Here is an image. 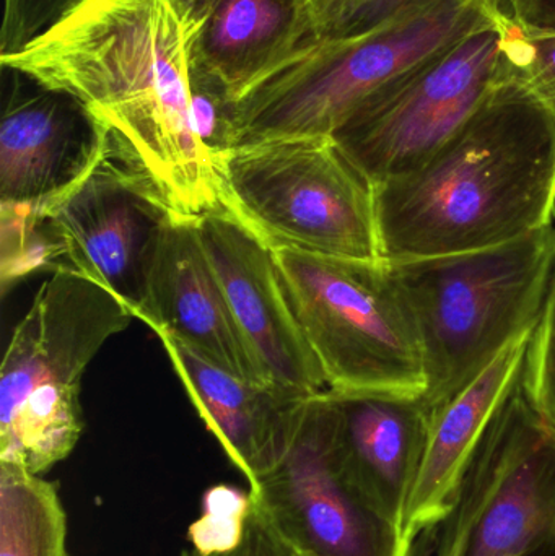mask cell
<instances>
[{"label": "cell", "mask_w": 555, "mask_h": 556, "mask_svg": "<svg viewBox=\"0 0 555 556\" xmlns=\"http://www.w3.org/2000/svg\"><path fill=\"white\" fill-rule=\"evenodd\" d=\"M316 39L312 0H218L189 39V74L238 104Z\"/></svg>", "instance_id": "17"}, {"label": "cell", "mask_w": 555, "mask_h": 556, "mask_svg": "<svg viewBox=\"0 0 555 556\" xmlns=\"http://www.w3.org/2000/svg\"><path fill=\"white\" fill-rule=\"evenodd\" d=\"M531 332L507 346L458 394L430 412L422 466L401 519L404 556L417 535L449 509L489 420L520 375Z\"/></svg>", "instance_id": "18"}, {"label": "cell", "mask_w": 555, "mask_h": 556, "mask_svg": "<svg viewBox=\"0 0 555 556\" xmlns=\"http://www.w3.org/2000/svg\"><path fill=\"white\" fill-rule=\"evenodd\" d=\"M292 556H308V555H300V554H295V552H292Z\"/></svg>", "instance_id": "29"}, {"label": "cell", "mask_w": 555, "mask_h": 556, "mask_svg": "<svg viewBox=\"0 0 555 556\" xmlns=\"http://www.w3.org/2000/svg\"><path fill=\"white\" fill-rule=\"evenodd\" d=\"M84 0H3L0 55L15 54Z\"/></svg>", "instance_id": "24"}, {"label": "cell", "mask_w": 555, "mask_h": 556, "mask_svg": "<svg viewBox=\"0 0 555 556\" xmlns=\"http://www.w3.org/2000/svg\"><path fill=\"white\" fill-rule=\"evenodd\" d=\"M173 214L146 169L111 137L100 162L41 217L71 269L117 294L137 319Z\"/></svg>", "instance_id": "11"}, {"label": "cell", "mask_w": 555, "mask_h": 556, "mask_svg": "<svg viewBox=\"0 0 555 556\" xmlns=\"http://www.w3.org/2000/svg\"><path fill=\"white\" fill-rule=\"evenodd\" d=\"M495 15L514 28L534 35L555 33V0H489Z\"/></svg>", "instance_id": "26"}, {"label": "cell", "mask_w": 555, "mask_h": 556, "mask_svg": "<svg viewBox=\"0 0 555 556\" xmlns=\"http://www.w3.org/2000/svg\"><path fill=\"white\" fill-rule=\"evenodd\" d=\"M205 427L253 483L289 450L313 395L251 381L211 362L166 332H156Z\"/></svg>", "instance_id": "15"}, {"label": "cell", "mask_w": 555, "mask_h": 556, "mask_svg": "<svg viewBox=\"0 0 555 556\" xmlns=\"http://www.w3.org/2000/svg\"><path fill=\"white\" fill-rule=\"evenodd\" d=\"M407 556H555V434L521 371L489 420L449 509L417 535Z\"/></svg>", "instance_id": "7"}, {"label": "cell", "mask_w": 555, "mask_h": 556, "mask_svg": "<svg viewBox=\"0 0 555 556\" xmlns=\"http://www.w3.org/2000/svg\"><path fill=\"white\" fill-rule=\"evenodd\" d=\"M440 0H341L318 29V39H351L417 15Z\"/></svg>", "instance_id": "22"}, {"label": "cell", "mask_w": 555, "mask_h": 556, "mask_svg": "<svg viewBox=\"0 0 555 556\" xmlns=\"http://www.w3.org/2000/svg\"><path fill=\"white\" fill-rule=\"evenodd\" d=\"M181 556H292V551L270 528L263 515L251 505L244 535L237 547L218 554H201L195 548H189L182 552Z\"/></svg>", "instance_id": "25"}, {"label": "cell", "mask_w": 555, "mask_h": 556, "mask_svg": "<svg viewBox=\"0 0 555 556\" xmlns=\"http://www.w3.org/2000/svg\"><path fill=\"white\" fill-rule=\"evenodd\" d=\"M250 513V493L215 486L205 495L201 519L189 529L192 548L201 554H218L237 547L243 539Z\"/></svg>", "instance_id": "21"}, {"label": "cell", "mask_w": 555, "mask_h": 556, "mask_svg": "<svg viewBox=\"0 0 555 556\" xmlns=\"http://www.w3.org/2000/svg\"><path fill=\"white\" fill-rule=\"evenodd\" d=\"M521 379L538 414L555 434V257L540 317L528 342Z\"/></svg>", "instance_id": "20"}, {"label": "cell", "mask_w": 555, "mask_h": 556, "mask_svg": "<svg viewBox=\"0 0 555 556\" xmlns=\"http://www.w3.org/2000/svg\"><path fill=\"white\" fill-rule=\"evenodd\" d=\"M224 188L228 211L273 248L381 261L374 185L331 137L235 149Z\"/></svg>", "instance_id": "8"}, {"label": "cell", "mask_w": 555, "mask_h": 556, "mask_svg": "<svg viewBox=\"0 0 555 556\" xmlns=\"http://www.w3.org/2000/svg\"><path fill=\"white\" fill-rule=\"evenodd\" d=\"M0 556H67V516L54 483L2 463Z\"/></svg>", "instance_id": "19"}, {"label": "cell", "mask_w": 555, "mask_h": 556, "mask_svg": "<svg viewBox=\"0 0 555 556\" xmlns=\"http://www.w3.org/2000/svg\"><path fill=\"white\" fill-rule=\"evenodd\" d=\"M137 319L241 378L266 382L231 316L202 244L198 217L175 212L166 224Z\"/></svg>", "instance_id": "14"}, {"label": "cell", "mask_w": 555, "mask_h": 556, "mask_svg": "<svg viewBox=\"0 0 555 556\" xmlns=\"http://www.w3.org/2000/svg\"><path fill=\"white\" fill-rule=\"evenodd\" d=\"M555 257V225L485 250L387 263L422 346L430 412L537 326Z\"/></svg>", "instance_id": "3"}, {"label": "cell", "mask_w": 555, "mask_h": 556, "mask_svg": "<svg viewBox=\"0 0 555 556\" xmlns=\"http://www.w3.org/2000/svg\"><path fill=\"white\" fill-rule=\"evenodd\" d=\"M375 204L388 263L485 250L551 227L555 111L505 72L422 166L375 188Z\"/></svg>", "instance_id": "2"}, {"label": "cell", "mask_w": 555, "mask_h": 556, "mask_svg": "<svg viewBox=\"0 0 555 556\" xmlns=\"http://www.w3.org/2000/svg\"><path fill=\"white\" fill-rule=\"evenodd\" d=\"M250 500L295 554L404 556L400 531L345 472L329 391L310 399L282 459L250 483Z\"/></svg>", "instance_id": "10"}, {"label": "cell", "mask_w": 555, "mask_h": 556, "mask_svg": "<svg viewBox=\"0 0 555 556\" xmlns=\"http://www.w3.org/2000/svg\"><path fill=\"white\" fill-rule=\"evenodd\" d=\"M134 319L117 294L68 267L38 288L0 366V463L42 476L74 451L85 369Z\"/></svg>", "instance_id": "4"}, {"label": "cell", "mask_w": 555, "mask_h": 556, "mask_svg": "<svg viewBox=\"0 0 555 556\" xmlns=\"http://www.w3.org/2000/svg\"><path fill=\"white\" fill-rule=\"evenodd\" d=\"M0 64L87 104L173 211H228L192 121L188 38L166 0H84Z\"/></svg>", "instance_id": "1"}, {"label": "cell", "mask_w": 555, "mask_h": 556, "mask_svg": "<svg viewBox=\"0 0 555 556\" xmlns=\"http://www.w3.org/2000/svg\"><path fill=\"white\" fill-rule=\"evenodd\" d=\"M507 23L491 16L368 94L332 132L377 186L422 166L501 84Z\"/></svg>", "instance_id": "9"}, {"label": "cell", "mask_w": 555, "mask_h": 556, "mask_svg": "<svg viewBox=\"0 0 555 556\" xmlns=\"http://www.w3.org/2000/svg\"><path fill=\"white\" fill-rule=\"evenodd\" d=\"M504 67L555 111V33H524L507 23Z\"/></svg>", "instance_id": "23"}, {"label": "cell", "mask_w": 555, "mask_h": 556, "mask_svg": "<svg viewBox=\"0 0 555 556\" xmlns=\"http://www.w3.org/2000/svg\"><path fill=\"white\" fill-rule=\"evenodd\" d=\"M328 391L338 412L345 472L367 502L400 531L429 440V408L414 395Z\"/></svg>", "instance_id": "16"}, {"label": "cell", "mask_w": 555, "mask_h": 556, "mask_svg": "<svg viewBox=\"0 0 555 556\" xmlns=\"http://www.w3.org/2000/svg\"><path fill=\"white\" fill-rule=\"evenodd\" d=\"M341 0H312L313 9H315L316 22H318V29L321 23L325 22L326 16L329 15Z\"/></svg>", "instance_id": "28"}, {"label": "cell", "mask_w": 555, "mask_h": 556, "mask_svg": "<svg viewBox=\"0 0 555 556\" xmlns=\"http://www.w3.org/2000/svg\"><path fill=\"white\" fill-rule=\"evenodd\" d=\"M290 306L332 391L422 397V346L384 261L274 248Z\"/></svg>", "instance_id": "6"}, {"label": "cell", "mask_w": 555, "mask_h": 556, "mask_svg": "<svg viewBox=\"0 0 555 556\" xmlns=\"http://www.w3.org/2000/svg\"><path fill=\"white\" fill-rule=\"evenodd\" d=\"M185 28L186 38H192L211 16L218 0H166Z\"/></svg>", "instance_id": "27"}, {"label": "cell", "mask_w": 555, "mask_h": 556, "mask_svg": "<svg viewBox=\"0 0 555 556\" xmlns=\"http://www.w3.org/2000/svg\"><path fill=\"white\" fill-rule=\"evenodd\" d=\"M110 140V129L78 98L16 85L0 121L2 208L41 217L100 162Z\"/></svg>", "instance_id": "13"}, {"label": "cell", "mask_w": 555, "mask_h": 556, "mask_svg": "<svg viewBox=\"0 0 555 556\" xmlns=\"http://www.w3.org/2000/svg\"><path fill=\"white\" fill-rule=\"evenodd\" d=\"M198 228L235 324L266 382L308 395L328 391L290 306L274 248L225 208L198 217Z\"/></svg>", "instance_id": "12"}, {"label": "cell", "mask_w": 555, "mask_h": 556, "mask_svg": "<svg viewBox=\"0 0 555 556\" xmlns=\"http://www.w3.org/2000/svg\"><path fill=\"white\" fill-rule=\"evenodd\" d=\"M494 15L489 0H440L351 39L308 42L237 104V147L331 137L362 100Z\"/></svg>", "instance_id": "5"}]
</instances>
